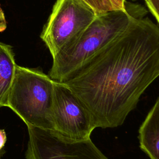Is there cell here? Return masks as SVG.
<instances>
[{"label": "cell", "instance_id": "1", "mask_svg": "<svg viewBox=\"0 0 159 159\" xmlns=\"http://www.w3.org/2000/svg\"><path fill=\"white\" fill-rule=\"evenodd\" d=\"M159 76V27L134 16L126 29L64 82L96 127L121 125Z\"/></svg>", "mask_w": 159, "mask_h": 159}, {"label": "cell", "instance_id": "2", "mask_svg": "<svg viewBox=\"0 0 159 159\" xmlns=\"http://www.w3.org/2000/svg\"><path fill=\"white\" fill-rule=\"evenodd\" d=\"M133 17L127 9L98 14L76 39L52 57L48 75L54 81H67L85 62L124 31Z\"/></svg>", "mask_w": 159, "mask_h": 159}, {"label": "cell", "instance_id": "3", "mask_svg": "<svg viewBox=\"0 0 159 159\" xmlns=\"http://www.w3.org/2000/svg\"><path fill=\"white\" fill-rule=\"evenodd\" d=\"M54 81L39 68L17 65L7 107L27 125L54 130Z\"/></svg>", "mask_w": 159, "mask_h": 159}, {"label": "cell", "instance_id": "4", "mask_svg": "<svg viewBox=\"0 0 159 159\" xmlns=\"http://www.w3.org/2000/svg\"><path fill=\"white\" fill-rule=\"evenodd\" d=\"M97 15L83 0H57L40 35L52 57L76 39Z\"/></svg>", "mask_w": 159, "mask_h": 159}, {"label": "cell", "instance_id": "5", "mask_svg": "<svg viewBox=\"0 0 159 159\" xmlns=\"http://www.w3.org/2000/svg\"><path fill=\"white\" fill-rule=\"evenodd\" d=\"M25 159H108L91 139L75 140L55 130L27 126Z\"/></svg>", "mask_w": 159, "mask_h": 159}, {"label": "cell", "instance_id": "6", "mask_svg": "<svg viewBox=\"0 0 159 159\" xmlns=\"http://www.w3.org/2000/svg\"><path fill=\"white\" fill-rule=\"evenodd\" d=\"M54 130L75 140L90 138L96 128L93 119L78 97L65 83L54 81Z\"/></svg>", "mask_w": 159, "mask_h": 159}, {"label": "cell", "instance_id": "7", "mask_svg": "<svg viewBox=\"0 0 159 159\" xmlns=\"http://www.w3.org/2000/svg\"><path fill=\"white\" fill-rule=\"evenodd\" d=\"M140 148L150 159H159V97L139 130Z\"/></svg>", "mask_w": 159, "mask_h": 159}, {"label": "cell", "instance_id": "8", "mask_svg": "<svg viewBox=\"0 0 159 159\" xmlns=\"http://www.w3.org/2000/svg\"><path fill=\"white\" fill-rule=\"evenodd\" d=\"M16 66L12 47L0 42V107H7Z\"/></svg>", "mask_w": 159, "mask_h": 159}, {"label": "cell", "instance_id": "9", "mask_svg": "<svg viewBox=\"0 0 159 159\" xmlns=\"http://www.w3.org/2000/svg\"><path fill=\"white\" fill-rule=\"evenodd\" d=\"M98 14L117 9L112 0H83Z\"/></svg>", "mask_w": 159, "mask_h": 159}, {"label": "cell", "instance_id": "10", "mask_svg": "<svg viewBox=\"0 0 159 159\" xmlns=\"http://www.w3.org/2000/svg\"><path fill=\"white\" fill-rule=\"evenodd\" d=\"M149 11L159 24V0H143Z\"/></svg>", "mask_w": 159, "mask_h": 159}, {"label": "cell", "instance_id": "11", "mask_svg": "<svg viewBox=\"0 0 159 159\" xmlns=\"http://www.w3.org/2000/svg\"><path fill=\"white\" fill-rule=\"evenodd\" d=\"M7 28V22L5 14L0 5V32H4Z\"/></svg>", "mask_w": 159, "mask_h": 159}, {"label": "cell", "instance_id": "12", "mask_svg": "<svg viewBox=\"0 0 159 159\" xmlns=\"http://www.w3.org/2000/svg\"><path fill=\"white\" fill-rule=\"evenodd\" d=\"M112 1L117 9H122V10L127 9V7L125 6V3H126L125 0H112Z\"/></svg>", "mask_w": 159, "mask_h": 159}, {"label": "cell", "instance_id": "13", "mask_svg": "<svg viewBox=\"0 0 159 159\" xmlns=\"http://www.w3.org/2000/svg\"><path fill=\"white\" fill-rule=\"evenodd\" d=\"M6 142V134L4 130L0 129V151L4 147Z\"/></svg>", "mask_w": 159, "mask_h": 159}]
</instances>
